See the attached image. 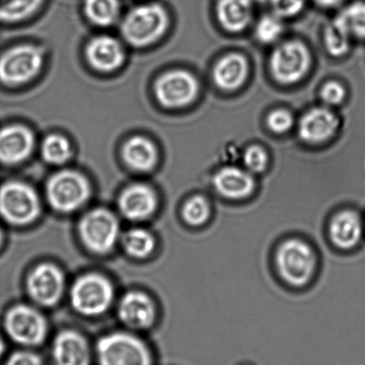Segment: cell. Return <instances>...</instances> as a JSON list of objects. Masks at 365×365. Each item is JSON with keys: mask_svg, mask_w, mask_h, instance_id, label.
<instances>
[{"mask_svg": "<svg viewBox=\"0 0 365 365\" xmlns=\"http://www.w3.org/2000/svg\"><path fill=\"white\" fill-rule=\"evenodd\" d=\"M252 1L253 3L261 4V5H263V4H268L269 0H252Z\"/></svg>", "mask_w": 365, "mask_h": 365, "instance_id": "obj_39", "label": "cell"}, {"mask_svg": "<svg viewBox=\"0 0 365 365\" xmlns=\"http://www.w3.org/2000/svg\"><path fill=\"white\" fill-rule=\"evenodd\" d=\"M334 20L352 39L365 41V1L356 0L343 7Z\"/></svg>", "mask_w": 365, "mask_h": 365, "instance_id": "obj_25", "label": "cell"}, {"mask_svg": "<svg viewBox=\"0 0 365 365\" xmlns=\"http://www.w3.org/2000/svg\"><path fill=\"white\" fill-rule=\"evenodd\" d=\"M41 212L37 192L19 181L5 182L0 187V217L7 223L24 225L31 223Z\"/></svg>", "mask_w": 365, "mask_h": 365, "instance_id": "obj_4", "label": "cell"}, {"mask_svg": "<svg viewBox=\"0 0 365 365\" xmlns=\"http://www.w3.org/2000/svg\"><path fill=\"white\" fill-rule=\"evenodd\" d=\"M318 6L324 9H335L339 6H341L345 0H313Z\"/></svg>", "mask_w": 365, "mask_h": 365, "instance_id": "obj_37", "label": "cell"}, {"mask_svg": "<svg viewBox=\"0 0 365 365\" xmlns=\"http://www.w3.org/2000/svg\"><path fill=\"white\" fill-rule=\"evenodd\" d=\"M118 313L120 320L134 329H146L153 324L156 309L153 300L145 293L132 292L127 293L120 300Z\"/></svg>", "mask_w": 365, "mask_h": 365, "instance_id": "obj_19", "label": "cell"}, {"mask_svg": "<svg viewBox=\"0 0 365 365\" xmlns=\"http://www.w3.org/2000/svg\"><path fill=\"white\" fill-rule=\"evenodd\" d=\"M96 353L100 363L106 365H145L151 360L148 346L140 339L121 332L100 339Z\"/></svg>", "mask_w": 365, "mask_h": 365, "instance_id": "obj_8", "label": "cell"}, {"mask_svg": "<svg viewBox=\"0 0 365 365\" xmlns=\"http://www.w3.org/2000/svg\"><path fill=\"white\" fill-rule=\"evenodd\" d=\"M4 327L10 339L24 346L41 344L48 331L44 317L37 309L26 305H18L9 310Z\"/></svg>", "mask_w": 365, "mask_h": 365, "instance_id": "obj_10", "label": "cell"}, {"mask_svg": "<svg viewBox=\"0 0 365 365\" xmlns=\"http://www.w3.org/2000/svg\"><path fill=\"white\" fill-rule=\"evenodd\" d=\"M113 299L112 284L98 274H88L78 278L71 291V305L85 316L94 317L105 313Z\"/></svg>", "mask_w": 365, "mask_h": 365, "instance_id": "obj_6", "label": "cell"}, {"mask_svg": "<svg viewBox=\"0 0 365 365\" xmlns=\"http://www.w3.org/2000/svg\"><path fill=\"white\" fill-rule=\"evenodd\" d=\"M86 55L89 63L101 71H113L123 62V50L119 42L110 36H99L88 43Z\"/></svg>", "mask_w": 365, "mask_h": 365, "instance_id": "obj_22", "label": "cell"}, {"mask_svg": "<svg viewBox=\"0 0 365 365\" xmlns=\"http://www.w3.org/2000/svg\"><path fill=\"white\" fill-rule=\"evenodd\" d=\"M352 38L334 19L324 29V43L329 55L341 57L349 51Z\"/></svg>", "mask_w": 365, "mask_h": 365, "instance_id": "obj_29", "label": "cell"}, {"mask_svg": "<svg viewBox=\"0 0 365 365\" xmlns=\"http://www.w3.org/2000/svg\"><path fill=\"white\" fill-rule=\"evenodd\" d=\"M319 96L324 106L332 108V107L341 105L344 102L346 92L344 86L341 82L331 81L323 85Z\"/></svg>", "mask_w": 365, "mask_h": 365, "instance_id": "obj_35", "label": "cell"}, {"mask_svg": "<svg viewBox=\"0 0 365 365\" xmlns=\"http://www.w3.org/2000/svg\"><path fill=\"white\" fill-rule=\"evenodd\" d=\"M310 66L309 49L298 39H291L275 46L268 61L272 77L278 83L286 86L302 81Z\"/></svg>", "mask_w": 365, "mask_h": 365, "instance_id": "obj_3", "label": "cell"}, {"mask_svg": "<svg viewBox=\"0 0 365 365\" xmlns=\"http://www.w3.org/2000/svg\"><path fill=\"white\" fill-rule=\"evenodd\" d=\"M34 138L27 128L10 125L0 130V164L14 166L31 155Z\"/></svg>", "mask_w": 365, "mask_h": 365, "instance_id": "obj_16", "label": "cell"}, {"mask_svg": "<svg viewBox=\"0 0 365 365\" xmlns=\"http://www.w3.org/2000/svg\"><path fill=\"white\" fill-rule=\"evenodd\" d=\"M250 66L245 56L230 53L215 64L212 80L221 91L231 92L242 87L249 76Z\"/></svg>", "mask_w": 365, "mask_h": 365, "instance_id": "obj_18", "label": "cell"}, {"mask_svg": "<svg viewBox=\"0 0 365 365\" xmlns=\"http://www.w3.org/2000/svg\"><path fill=\"white\" fill-rule=\"evenodd\" d=\"M157 197L149 186L137 184L128 186L121 193L119 200L120 212L128 220H145L155 212Z\"/></svg>", "mask_w": 365, "mask_h": 365, "instance_id": "obj_17", "label": "cell"}, {"mask_svg": "<svg viewBox=\"0 0 365 365\" xmlns=\"http://www.w3.org/2000/svg\"><path fill=\"white\" fill-rule=\"evenodd\" d=\"M123 155L128 167L140 173L153 170L157 163L155 146L145 138H130L123 146Z\"/></svg>", "mask_w": 365, "mask_h": 365, "instance_id": "obj_23", "label": "cell"}, {"mask_svg": "<svg viewBox=\"0 0 365 365\" xmlns=\"http://www.w3.org/2000/svg\"><path fill=\"white\" fill-rule=\"evenodd\" d=\"M284 31L282 18L272 13L260 18L256 24L254 34L261 44L270 45L279 41Z\"/></svg>", "mask_w": 365, "mask_h": 365, "instance_id": "obj_31", "label": "cell"}, {"mask_svg": "<svg viewBox=\"0 0 365 365\" xmlns=\"http://www.w3.org/2000/svg\"><path fill=\"white\" fill-rule=\"evenodd\" d=\"M2 241H3V235H2L1 229H0V246H1V245H2Z\"/></svg>", "mask_w": 365, "mask_h": 365, "instance_id": "obj_40", "label": "cell"}, {"mask_svg": "<svg viewBox=\"0 0 365 365\" xmlns=\"http://www.w3.org/2000/svg\"><path fill=\"white\" fill-rule=\"evenodd\" d=\"M211 185L218 196L230 202H247L257 190L256 176L235 164L218 169L211 178Z\"/></svg>", "mask_w": 365, "mask_h": 365, "instance_id": "obj_12", "label": "cell"}, {"mask_svg": "<svg viewBox=\"0 0 365 365\" xmlns=\"http://www.w3.org/2000/svg\"><path fill=\"white\" fill-rule=\"evenodd\" d=\"M71 148L69 141L59 135H48L42 144V156L46 163L61 165L69 160Z\"/></svg>", "mask_w": 365, "mask_h": 365, "instance_id": "obj_30", "label": "cell"}, {"mask_svg": "<svg viewBox=\"0 0 365 365\" xmlns=\"http://www.w3.org/2000/svg\"><path fill=\"white\" fill-rule=\"evenodd\" d=\"M273 267L278 278L287 287L306 289L316 280L319 272V253L309 240L287 236L274 247Z\"/></svg>", "mask_w": 365, "mask_h": 365, "instance_id": "obj_1", "label": "cell"}, {"mask_svg": "<svg viewBox=\"0 0 365 365\" xmlns=\"http://www.w3.org/2000/svg\"><path fill=\"white\" fill-rule=\"evenodd\" d=\"M91 185L83 175L63 170L53 175L46 185V198L53 209L73 212L83 206L91 196Z\"/></svg>", "mask_w": 365, "mask_h": 365, "instance_id": "obj_5", "label": "cell"}, {"mask_svg": "<svg viewBox=\"0 0 365 365\" xmlns=\"http://www.w3.org/2000/svg\"><path fill=\"white\" fill-rule=\"evenodd\" d=\"M339 120L330 107L322 106L307 110L298 123V135L309 145H320L337 133Z\"/></svg>", "mask_w": 365, "mask_h": 365, "instance_id": "obj_15", "label": "cell"}, {"mask_svg": "<svg viewBox=\"0 0 365 365\" xmlns=\"http://www.w3.org/2000/svg\"><path fill=\"white\" fill-rule=\"evenodd\" d=\"M200 85L189 71H171L159 78L155 85L156 98L167 108L177 109L187 106L199 94Z\"/></svg>", "mask_w": 365, "mask_h": 365, "instance_id": "obj_11", "label": "cell"}, {"mask_svg": "<svg viewBox=\"0 0 365 365\" xmlns=\"http://www.w3.org/2000/svg\"><path fill=\"white\" fill-rule=\"evenodd\" d=\"M4 351H5V344L1 337H0V357L3 356Z\"/></svg>", "mask_w": 365, "mask_h": 365, "instance_id": "obj_38", "label": "cell"}, {"mask_svg": "<svg viewBox=\"0 0 365 365\" xmlns=\"http://www.w3.org/2000/svg\"><path fill=\"white\" fill-rule=\"evenodd\" d=\"M43 55L34 46H14L0 56V82L6 86L26 83L41 71Z\"/></svg>", "mask_w": 365, "mask_h": 365, "instance_id": "obj_9", "label": "cell"}, {"mask_svg": "<svg viewBox=\"0 0 365 365\" xmlns=\"http://www.w3.org/2000/svg\"><path fill=\"white\" fill-rule=\"evenodd\" d=\"M42 3L43 0H0V21L13 24L26 19Z\"/></svg>", "mask_w": 365, "mask_h": 365, "instance_id": "obj_28", "label": "cell"}, {"mask_svg": "<svg viewBox=\"0 0 365 365\" xmlns=\"http://www.w3.org/2000/svg\"><path fill=\"white\" fill-rule=\"evenodd\" d=\"M78 232L81 241L91 252L106 254L115 246L120 235L119 222L110 211L91 210L81 218Z\"/></svg>", "mask_w": 365, "mask_h": 365, "instance_id": "obj_7", "label": "cell"}, {"mask_svg": "<svg viewBox=\"0 0 365 365\" xmlns=\"http://www.w3.org/2000/svg\"><path fill=\"white\" fill-rule=\"evenodd\" d=\"M252 0H217L215 12L220 26L231 34H240L253 19Z\"/></svg>", "mask_w": 365, "mask_h": 365, "instance_id": "obj_21", "label": "cell"}, {"mask_svg": "<svg viewBox=\"0 0 365 365\" xmlns=\"http://www.w3.org/2000/svg\"><path fill=\"white\" fill-rule=\"evenodd\" d=\"M84 9L92 23L109 26L119 16L120 2L119 0H85Z\"/></svg>", "mask_w": 365, "mask_h": 365, "instance_id": "obj_26", "label": "cell"}, {"mask_svg": "<svg viewBox=\"0 0 365 365\" xmlns=\"http://www.w3.org/2000/svg\"><path fill=\"white\" fill-rule=\"evenodd\" d=\"M213 215V203L209 197L203 193H195L190 196L182 206V220L192 228L206 227L212 220Z\"/></svg>", "mask_w": 365, "mask_h": 365, "instance_id": "obj_24", "label": "cell"}, {"mask_svg": "<svg viewBox=\"0 0 365 365\" xmlns=\"http://www.w3.org/2000/svg\"><path fill=\"white\" fill-rule=\"evenodd\" d=\"M123 245L128 255L135 259H145L155 248V240L145 229L135 228L123 235Z\"/></svg>", "mask_w": 365, "mask_h": 365, "instance_id": "obj_27", "label": "cell"}, {"mask_svg": "<svg viewBox=\"0 0 365 365\" xmlns=\"http://www.w3.org/2000/svg\"><path fill=\"white\" fill-rule=\"evenodd\" d=\"M294 125V117L289 110L275 109L267 117V126L274 134H285L292 130Z\"/></svg>", "mask_w": 365, "mask_h": 365, "instance_id": "obj_33", "label": "cell"}, {"mask_svg": "<svg viewBox=\"0 0 365 365\" xmlns=\"http://www.w3.org/2000/svg\"><path fill=\"white\" fill-rule=\"evenodd\" d=\"M52 353L59 364L85 365L91 360L87 339L74 331L60 332L53 341Z\"/></svg>", "mask_w": 365, "mask_h": 365, "instance_id": "obj_20", "label": "cell"}, {"mask_svg": "<svg viewBox=\"0 0 365 365\" xmlns=\"http://www.w3.org/2000/svg\"><path fill=\"white\" fill-rule=\"evenodd\" d=\"M165 9L159 4L135 7L127 14L121 26L124 38L134 46H145L162 37L168 27Z\"/></svg>", "mask_w": 365, "mask_h": 365, "instance_id": "obj_2", "label": "cell"}, {"mask_svg": "<svg viewBox=\"0 0 365 365\" xmlns=\"http://www.w3.org/2000/svg\"><path fill=\"white\" fill-rule=\"evenodd\" d=\"M331 245L339 252H350L362 241L364 223L356 210L345 207L331 215L327 227Z\"/></svg>", "mask_w": 365, "mask_h": 365, "instance_id": "obj_13", "label": "cell"}, {"mask_svg": "<svg viewBox=\"0 0 365 365\" xmlns=\"http://www.w3.org/2000/svg\"><path fill=\"white\" fill-rule=\"evenodd\" d=\"M41 357L34 353L26 351L14 353L9 357V362H7L9 364L14 365H36L41 364Z\"/></svg>", "mask_w": 365, "mask_h": 365, "instance_id": "obj_36", "label": "cell"}, {"mask_svg": "<svg viewBox=\"0 0 365 365\" xmlns=\"http://www.w3.org/2000/svg\"><path fill=\"white\" fill-rule=\"evenodd\" d=\"M307 0H269L272 13L282 20L299 16L305 9Z\"/></svg>", "mask_w": 365, "mask_h": 365, "instance_id": "obj_34", "label": "cell"}, {"mask_svg": "<svg viewBox=\"0 0 365 365\" xmlns=\"http://www.w3.org/2000/svg\"><path fill=\"white\" fill-rule=\"evenodd\" d=\"M241 159L242 167L254 176L266 173L269 167V155L260 145H253L247 148Z\"/></svg>", "mask_w": 365, "mask_h": 365, "instance_id": "obj_32", "label": "cell"}, {"mask_svg": "<svg viewBox=\"0 0 365 365\" xmlns=\"http://www.w3.org/2000/svg\"><path fill=\"white\" fill-rule=\"evenodd\" d=\"M66 280L63 272L55 264H38L27 280L29 295L39 305L51 307L62 298Z\"/></svg>", "mask_w": 365, "mask_h": 365, "instance_id": "obj_14", "label": "cell"}]
</instances>
